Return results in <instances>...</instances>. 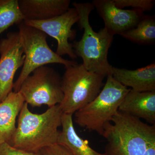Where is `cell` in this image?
<instances>
[{
    "label": "cell",
    "mask_w": 155,
    "mask_h": 155,
    "mask_svg": "<svg viewBox=\"0 0 155 155\" xmlns=\"http://www.w3.org/2000/svg\"><path fill=\"white\" fill-rule=\"evenodd\" d=\"M63 113L59 104L49 107L44 113L35 114L24 103L19 114L16 130L8 144L19 149L39 152L58 143Z\"/></svg>",
    "instance_id": "obj_1"
},
{
    "label": "cell",
    "mask_w": 155,
    "mask_h": 155,
    "mask_svg": "<svg viewBox=\"0 0 155 155\" xmlns=\"http://www.w3.org/2000/svg\"><path fill=\"white\" fill-rule=\"evenodd\" d=\"M106 155H143L155 141V125L118 111L104 127Z\"/></svg>",
    "instance_id": "obj_2"
},
{
    "label": "cell",
    "mask_w": 155,
    "mask_h": 155,
    "mask_svg": "<svg viewBox=\"0 0 155 155\" xmlns=\"http://www.w3.org/2000/svg\"><path fill=\"white\" fill-rule=\"evenodd\" d=\"M72 5L79 16V27L84 30L81 38L72 44L75 55L82 59V65L90 72L106 77L111 75L113 67L108 61V54L114 35L105 27L98 32L92 28L89 19L94 9L92 3L74 2Z\"/></svg>",
    "instance_id": "obj_3"
},
{
    "label": "cell",
    "mask_w": 155,
    "mask_h": 155,
    "mask_svg": "<svg viewBox=\"0 0 155 155\" xmlns=\"http://www.w3.org/2000/svg\"><path fill=\"white\" fill-rule=\"evenodd\" d=\"M107 78L106 83L94 99L74 114L76 124L101 135L105 125L111 122L130 90L118 82L112 75Z\"/></svg>",
    "instance_id": "obj_4"
},
{
    "label": "cell",
    "mask_w": 155,
    "mask_h": 155,
    "mask_svg": "<svg viewBox=\"0 0 155 155\" xmlns=\"http://www.w3.org/2000/svg\"><path fill=\"white\" fill-rule=\"evenodd\" d=\"M61 80L64 98L60 104L63 114H75L100 93L106 76L90 72L82 64L66 67Z\"/></svg>",
    "instance_id": "obj_5"
},
{
    "label": "cell",
    "mask_w": 155,
    "mask_h": 155,
    "mask_svg": "<svg viewBox=\"0 0 155 155\" xmlns=\"http://www.w3.org/2000/svg\"><path fill=\"white\" fill-rule=\"evenodd\" d=\"M18 29L25 60L19 76L14 82V92L19 91L23 81L38 67L58 64L64 65L66 68L78 64L75 61L64 59L53 51L48 45V35L41 31L25 25L23 22L18 24Z\"/></svg>",
    "instance_id": "obj_6"
},
{
    "label": "cell",
    "mask_w": 155,
    "mask_h": 155,
    "mask_svg": "<svg viewBox=\"0 0 155 155\" xmlns=\"http://www.w3.org/2000/svg\"><path fill=\"white\" fill-rule=\"evenodd\" d=\"M62 77L52 67H38L25 78L19 91L25 102L32 107L46 105L49 107L60 104L64 98Z\"/></svg>",
    "instance_id": "obj_7"
},
{
    "label": "cell",
    "mask_w": 155,
    "mask_h": 155,
    "mask_svg": "<svg viewBox=\"0 0 155 155\" xmlns=\"http://www.w3.org/2000/svg\"><path fill=\"white\" fill-rule=\"evenodd\" d=\"M25 60L19 31L9 32L0 40V103L13 91L14 76Z\"/></svg>",
    "instance_id": "obj_8"
},
{
    "label": "cell",
    "mask_w": 155,
    "mask_h": 155,
    "mask_svg": "<svg viewBox=\"0 0 155 155\" xmlns=\"http://www.w3.org/2000/svg\"><path fill=\"white\" fill-rule=\"evenodd\" d=\"M78 20V13L73 7L69 8L60 16L51 19L41 21L26 20L23 22L54 38L58 43L56 53L61 57L67 55L74 61L77 57L74 52L72 44L69 42V40L75 38L76 33L72 27Z\"/></svg>",
    "instance_id": "obj_9"
},
{
    "label": "cell",
    "mask_w": 155,
    "mask_h": 155,
    "mask_svg": "<svg viewBox=\"0 0 155 155\" xmlns=\"http://www.w3.org/2000/svg\"><path fill=\"white\" fill-rule=\"evenodd\" d=\"M92 4L104 20L105 28L114 35L135 27L144 16L140 10L119 8L113 0H94Z\"/></svg>",
    "instance_id": "obj_10"
},
{
    "label": "cell",
    "mask_w": 155,
    "mask_h": 155,
    "mask_svg": "<svg viewBox=\"0 0 155 155\" xmlns=\"http://www.w3.org/2000/svg\"><path fill=\"white\" fill-rule=\"evenodd\" d=\"M118 111L155 124V91L137 92L130 89L119 106Z\"/></svg>",
    "instance_id": "obj_11"
},
{
    "label": "cell",
    "mask_w": 155,
    "mask_h": 155,
    "mask_svg": "<svg viewBox=\"0 0 155 155\" xmlns=\"http://www.w3.org/2000/svg\"><path fill=\"white\" fill-rule=\"evenodd\" d=\"M24 20H46L58 17L69 8L70 0H18Z\"/></svg>",
    "instance_id": "obj_12"
},
{
    "label": "cell",
    "mask_w": 155,
    "mask_h": 155,
    "mask_svg": "<svg viewBox=\"0 0 155 155\" xmlns=\"http://www.w3.org/2000/svg\"><path fill=\"white\" fill-rule=\"evenodd\" d=\"M111 75L119 83L137 92L155 91V64L135 70L112 67Z\"/></svg>",
    "instance_id": "obj_13"
},
{
    "label": "cell",
    "mask_w": 155,
    "mask_h": 155,
    "mask_svg": "<svg viewBox=\"0 0 155 155\" xmlns=\"http://www.w3.org/2000/svg\"><path fill=\"white\" fill-rule=\"evenodd\" d=\"M19 92L12 91L0 103V145L8 143L16 130V122L23 104Z\"/></svg>",
    "instance_id": "obj_14"
},
{
    "label": "cell",
    "mask_w": 155,
    "mask_h": 155,
    "mask_svg": "<svg viewBox=\"0 0 155 155\" xmlns=\"http://www.w3.org/2000/svg\"><path fill=\"white\" fill-rule=\"evenodd\" d=\"M72 114H63L62 130L58 137V143L64 146L73 155H106L96 151L90 146L87 140L78 136L73 125Z\"/></svg>",
    "instance_id": "obj_15"
},
{
    "label": "cell",
    "mask_w": 155,
    "mask_h": 155,
    "mask_svg": "<svg viewBox=\"0 0 155 155\" xmlns=\"http://www.w3.org/2000/svg\"><path fill=\"white\" fill-rule=\"evenodd\" d=\"M120 35L136 43L153 44L155 41L154 16L144 15L135 27Z\"/></svg>",
    "instance_id": "obj_16"
},
{
    "label": "cell",
    "mask_w": 155,
    "mask_h": 155,
    "mask_svg": "<svg viewBox=\"0 0 155 155\" xmlns=\"http://www.w3.org/2000/svg\"><path fill=\"white\" fill-rule=\"evenodd\" d=\"M24 20L18 0H0V35L12 25Z\"/></svg>",
    "instance_id": "obj_17"
},
{
    "label": "cell",
    "mask_w": 155,
    "mask_h": 155,
    "mask_svg": "<svg viewBox=\"0 0 155 155\" xmlns=\"http://www.w3.org/2000/svg\"><path fill=\"white\" fill-rule=\"evenodd\" d=\"M116 7L123 9L131 7L133 9L140 10L144 12L152 9L154 5L153 0H113Z\"/></svg>",
    "instance_id": "obj_18"
},
{
    "label": "cell",
    "mask_w": 155,
    "mask_h": 155,
    "mask_svg": "<svg viewBox=\"0 0 155 155\" xmlns=\"http://www.w3.org/2000/svg\"><path fill=\"white\" fill-rule=\"evenodd\" d=\"M39 152L41 155H73L68 149L58 143L45 147Z\"/></svg>",
    "instance_id": "obj_19"
},
{
    "label": "cell",
    "mask_w": 155,
    "mask_h": 155,
    "mask_svg": "<svg viewBox=\"0 0 155 155\" xmlns=\"http://www.w3.org/2000/svg\"><path fill=\"white\" fill-rule=\"evenodd\" d=\"M0 155H41L40 152H32L14 148L8 143L0 145Z\"/></svg>",
    "instance_id": "obj_20"
},
{
    "label": "cell",
    "mask_w": 155,
    "mask_h": 155,
    "mask_svg": "<svg viewBox=\"0 0 155 155\" xmlns=\"http://www.w3.org/2000/svg\"><path fill=\"white\" fill-rule=\"evenodd\" d=\"M143 155H155V141L149 145Z\"/></svg>",
    "instance_id": "obj_21"
}]
</instances>
